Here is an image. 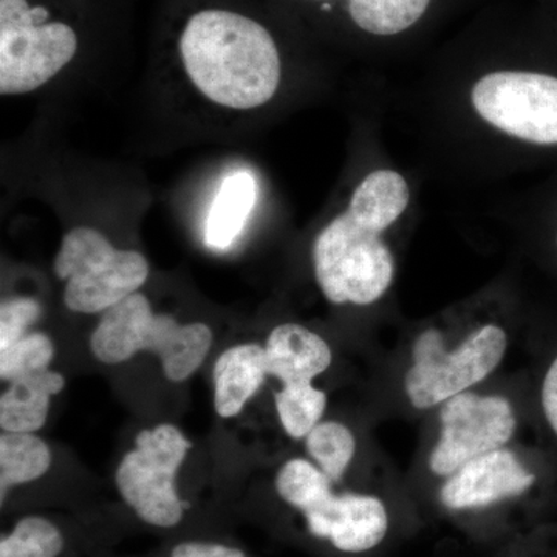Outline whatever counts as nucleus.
<instances>
[{"label":"nucleus","instance_id":"39448f33","mask_svg":"<svg viewBox=\"0 0 557 557\" xmlns=\"http://www.w3.org/2000/svg\"><path fill=\"white\" fill-rule=\"evenodd\" d=\"M44 7L0 0V94L39 89L75 57L78 38L62 22H46Z\"/></svg>","mask_w":557,"mask_h":557},{"label":"nucleus","instance_id":"412c9836","mask_svg":"<svg viewBox=\"0 0 557 557\" xmlns=\"http://www.w3.org/2000/svg\"><path fill=\"white\" fill-rule=\"evenodd\" d=\"M332 480L321 468L313 467L310 461L296 458L289 460L277 472V496L302 515L317 507L333 493Z\"/></svg>","mask_w":557,"mask_h":557},{"label":"nucleus","instance_id":"f8f14e48","mask_svg":"<svg viewBox=\"0 0 557 557\" xmlns=\"http://www.w3.org/2000/svg\"><path fill=\"white\" fill-rule=\"evenodd\" d=\"M211 344L212 332L207 324L180 325L168 314H153L145 350L159 355L164 375L174 383H182L200 368Z\"/></svg>","mask_w":557,"mask_h":557},{"label":"nucleus","instance_id":"aec40b11","mask_svg":"<svg viewBox=\"0 0 557 557\" xmlns=\"http://www.w3.org/2000/svg\"><path fill=\"white\" fill-rule=\"evenodd\" d=\"M431 0H348V13L361 30L379 36L408 30L426 13Z\"/></svg>","mask_w":557,"mask_h":557},{"label":"nucleus","instance_id":"dca6fc26","mask_svg":"<svg viewBox=\"0 0 557 557\" xmlns=\"http://www.w3.org/2000/svg\"><path fill=\"white\" fill-rule=\"evenodd\" d=\"M258 199V182L248 171L223 180L209 208L205 242L209 248L226 249L240 236Z\"/></svg>","mask_w":557,"mask_h":557},{"label":"nucleus","instance_id":"cd10ccee","mask_svg":"<svg viewBox=\"0 0 557 557\" xmlns=\"http://www.w3.org/2000/svg\"><path fill=\"white\" fill-rule=\"evenodd\" d=\"M556 245H557V236H556Z\"/></svg>","mask_w":557,"mask_h":557},{"label":"nucleus","instance_id":"2eb2a0df","mask_svg":"<svg viewBox=\"0 0 557 557\" xmlns=\"http://www.w3.org/2000/svg\"><path fill=\"white\" fill-rule=\"evenodd\" d=\"M65 387L61 373L49 369L11 381L0 398V426L3 432L33 434L46 424L50 398Z\"/></svg>","mask_w":557,"mask_h":557},{"label":"nucleus","instance_id":"6e6552de","mask_svg":"<svg viewBox=\"0 0 557 557\" xmlns=\"http://www.w3.org/2000/svg\"><path fill=\"white\" fill-rule=\"evenodd\" d=\"M440 421L442 432L429 465L442 478H449L472 458L500 449L516 429L508 399L465 392L443 403Z\"/></svg>","mask_w":557,"mask_h":557},{"label":"nucleus","instance_id":"4be33fe9","mask_svg":"<svg viewBox=\"0 0 557 557\" xmlns=\"http://www.w3.org/2000/svg\"><path fill=\"white\" fill-rule=\"evenodd\" d=\"M327 406L324 392L309 384H289L276 394L282 426L293 438H304L318 426Z\"/></svg>","mask_w":557,"mask_h":557},{"label":"nucleus","instance_id":"0eeeda50","mask_svg":"<svg viewBox=\"0 0 557 557\" xmlns=\"http://www.w3.org/2000/svg\"><path fill=\"white\" fill-rule=\"evenodd\" d=\"M486 123L534 145H557V78L530 72H496L472 89Z\"/></svg>","mask_w":557,"mask_h":557},{"label":"nucleus","instance_id":"423d86ee","mask_svg":"<svg viewBox=\"0 0 557 557\" xmlns=\"http://www.w3.org/2000/svg\"><path fill=\"white\" fill-rule=\"evenodd\" d=\"M507 333L497 325L475 330L460 347L446 351L437 330H428L413 346L406 394L417 409H429L463 394L500 364Z\"/></svg>","mask_w":557,"mask_h":557},{"label":"nucleus","instance_id":"a211bd4d","mask_svg":"<svg viewBox=\"0 0 557 557\" xmlns=\"http://www.w3.org/2000/svg\"><path fill=\"white\" fill-rule=\"evenodd\" d=\"M51 454L44 440L33 434L5 432L0 437V504L13 487L27 485L49 471Z\"/></svg>","mask_w":557,"mask_h":557},{"label":"nucleus","instance_id":"5701e85b","mask_svg":"<svg viewBox=\"0 0 557 557\" xmlns=\"http://www.w3.org/2000/svg\"><path fill=\"white\" fill-rule=\"evenodd\" d=\"M307 450L332 482H339L354 458V434L336 421L318 424L307 435Z\"/></svg>","mask_w":557,"mask_h":557},{"label":"nucleus","instance_id":"b1692460","mask_svg":"<svg viewBox=\"0 0 557 557\" xmlns=\"http://www.w3.org/2000/svg\"><path fill=\"white\" fill-rule=\"evenodd\" d=\"M54 346L44 333H28L24 338L0 350V376L14 381L28 373L47 369L53 359Z\"/></svg>","mask_w":557,"mask_h":557},{"label":"nucleus","instance_id":"6ab92c4d","mask_svg":"<svg viewBox=\"0 0 557 557\" xmlns=\"http://www.w3.org/2000/svg\"><path fill=\"white\" fill-rule=\"evenodd\" d=\"M70 537L60 523L46 516L17 519L0 539V557H65Z\"/></svg>","mask_w":557,"mask_h":557},{"label":"nucleus","instance_id":"9d476101","mask_svg":"<svg viewBox=\"0 0 557 557\" xmlns=\"http://www.w3.org/2000/svg\"><path fill=\"white\" fill-rule=\"evenodd\" d=\"M534 475L508 449H496L472 458L449 475L440 491L443 507L453 511L483 509L520 496L530 490Z\"/></svg>","mask_w":557,"mask_h":557},{"label":"nucleus","instance_id":"7ed1b4c3","mask_svg":"<svg viewBox=\"0 0 557 557\" xmlns=\"http://www.w3.org/2000/svg\"><path fill=\"white\" fill-rule=\"evenodd\" d=\"M193 448L172 424L139 432L135 449L121 461L116 487L127 508L146 527L174 531L186 522L193 505L180 496L175 479Z\"/></svg>","mask_w":557,"mask_h":557},{"label":"nucleus","instance_id":"f03ea898","mask_svg":"<svg viewBox=\"0 0 557 557\" xmlns=\"http://www.w3.org/2000/svg\"><path fill=\"white\" fill-rule=\"evenodd\" d=\"M381 233L348 209L319 233L314 274L330 302L369 306L386 293L395 267Z\"/></svg>","mask_w":557,"mask_h":557},{"label":"nucleus","instance_id":"bb28decb","mask_svg":"<svg viewBox=\"0 0 557 557\" xmlns=\"http://www.w3.org/2000/svg\"><path fill=\"white\" fill-rule=\"evenodd\" d=\"M542 406L548 423L557 434V358L545 376L544 387H542Z\"/></svg>","mask_w":557,"mask_h":557},{"label":"nucleus","instance_id":"a878e982","mask_svg":"<svg viewBox=\"0 0 557 557\" xmlns=\"http://www.w3.org/2000/svg\"><path fill=\"white\" fill-rule=\"evenodd\" d=\"M166 557H248L244 549L212 539H182Z\"/></svg>","mask_w":557,"mask_h":557},{"label":"nucleus","instance_id":"f3484780","mask_svg":"<svg viewBox=\"0 0 557 557\" xmlns=\"http://www.w3.org/2000/svg\"><path fill=\"white\" fill-rule=\"evenodd\" d=\"M409 199L406 180L398 172L381 170L362 180L347 209L380 231H386L406 211Z\"/></svg>","mask_w":557,"mask_h":557},{"label":"nucleus","instance_id":"9b49d317","mask_svg":"<svg viewBox=\"0 0 557 557\" xmlns=\"http://www.w3.org/2000/svg\"><path fill=\"white\" fill-rule=\"evenodd\" d=\"M332 364V350L317 333L299 324L277 325L265 346L267 375L284 383L309 384Z\"/></svg>","mask_w":557,"mask_h":557},{"label":"nucleus","instance_id":"f257e3e1","mask_svg":"<svg viewBox=\"0 0 557 557\" xmlns=\"http://www.w3.org/2000/svg\"><path fill=\"white\" fill-rule=\"evenodd\" d=\"M180 54L196 89L222 108H260L281 83V58L270 33L231 11L194 14L180 38Z\"/></svg>","mask_w":557,"mask_h":557},{"label":"nucleus","instance_id":"ddd939ff","mask_svg":"<svg viewBox=\"0 0 557 557\" xmlns=\"http://www.w3.org/2000/svg\"><path fill=\"white\" fill-rule=\"evenodd\" d=\"M152 307L145 295L134 293L102 313L90 338L91 351L106 364H120L143 350Z\"/></svg>","mask_w":557,"mask_h":557},{"label":"nucleus","instance_id":"393cba45","mask_svg":"<svg viewBox=\"0 0 557 557\" xmlns=\"http://www.w3.org/2000/svg\"><path fill=\"white\" fill-rule=\"evenodd\" d=\"M40 306L32 298H14L0 309V350L10 347L25 335L40 318Z\"/></svg>","mask_w":557,"mask_h":557},{"label":"nucleus","instance_id":"20e7f679","mask_svg":"<svg viewBox=\"0 0 557 557\" xmlns=\"http://www.w3.org/2000/svg\"><path fill=\"white\" fill-rule=\"evenodd\" d=\"M54 273L67 282V309L94 314L137 293L149 276V265L139 252L116 249L100 231L81 226L62 239Z\"/></svg>","mask_w":557,"mask_h":557},{"label":"nucleus","instance_id":"1a4fd4ad","mask_svg":"<svg viewBox=\"0 0 557 557\" xmlns=\"http://www.w3.org/2000/svg\"><path fill=\"white\" fill-rule=\"evenodd\" d=\"M307 533L343 555H361L379 547L388 531V512L379 497L332 493L302 512Z\"/></svg>","mask_w":557,"mask_h":557},{"label":"nucleus","instance_id":"4468645a","mask_svg":"<svg viewBox=\"0 0 557 557\" xmlns=\"http://www.w3.org/2000/svg\"><path fill=\"white\" fill-rule=\"evenodd\" d=\"M267 375L265 347L240 344L223 351L214 366V406L220 417H236Z\"/></svg>","mask_w":557,"mask_h":557}]
</instances>
